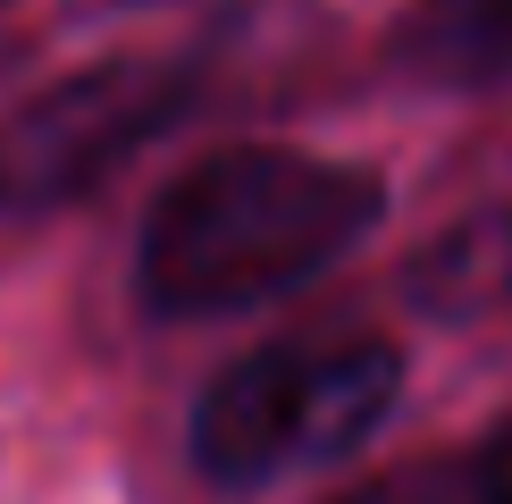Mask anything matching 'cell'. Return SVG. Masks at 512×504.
<instances>
[{
  "instance_id": "cell-1",
  "label": "cell",
  "mask_w": 512,
  "mask_h": 504,
  "mask_svg": "<svg viewBox=\"0 0 512 504\" xmlns=\"http://www.w3.org/2000/svg\"><path fill=\"white\" fill-rule=\"evenodd\" d=\"M387 219V177L303 143H227L185 160L135 227V303L227 320L353 261Z\"/></svg>"
},
{
  "instance_id": "cell-7",
  "label": "cell",
  "mask_w": 512,
  "mask_h": 504,
  "mask_svg": "<svg viewBox=\"0 0 512 504\" xmlns=\"http://www.w3.org/2000/svg\"><path fill=\"white\" fill-rule=\"evenodd\" d=\"M462 488H471V504H512V412L479 437V454H471V471H462Z\"/></svg>"
},
{
  "instance_id": "cell-5",
  "label": "cell",
  "mask_w": 512,
  "mask_h": 504,
  "mask_svg": "<svg viewBox=\"0 0 512 504\" xmlns=\"http://www.w3.org/2000/svg\"><path fill=\"white\" fill-rule=\"evenodd\" d=\"M403 68L429 84H504L512 76V0H429L403 34Z\"/></svg>"
},
{
  "instance_id": "cell-2",
  "label": "cell",
  "mask_w": 512,
  "mask_h": 504,
  "mask_svg": "<svg viewBox=\"0 0 512 504\" xmlns=\"http://www.w3.org/2000/svg\"><path fill=\"white\" fill-rule=\"evenodd\" d=\"M403 404V353L370 328H303L236 353L202 378L185 412V454L210 488L261 496L361 454Z\"/></svg>"
},
{
  "instance_id": "cell-6",
  "label": "cell",
  "mask_w": 512,
  "mask_h": 504,
  "mask_svg": "<svg viewBox=\"0 0 512 504\" xmlns=\"http://www.w3.org/2000/svg\"><path fill=\"white\" fill-rule=\"evenodd\" d=\"M328 504H471V488H462L454 462H395V471L361 479V488L328 496Z\"/></svg>"
},
{
  "instance_id": "cell-3",
  "label": "cell",
  "mask_w": 512,
  "mask_h": 504,
  "mask_svg": "<svg viewBox=\"0 0 512 504\" xmlns=\"http://www.w3.org/2000/svg\"><path fill=\"white\" fill-rule=\"evenodd\" d=\"M194 110V59L110 51L0 110V219H59Z\"/></svg>"
},
{
  "instance_id": "cell-4",
  "label": "cell",
  "mask_w": 512,
  "mask_h": 504,
  "mask_svg": "<svg viewBox=\"0 0 512 504\" xmlns=\"http://www.w3.org/2000/svg\"><path fill=\"white\" fill-rule=\"evenodd\" d=\"M412 303L437 320H487L512 303V210H471L412 261Z\"/></svg>"
},
{
  "instance_id": "cell-8",
  "label": "cell",
  "mask_w": 512,
  "mask_h": 504,
  "mask_svg": "<svg viewBox=\"0 0 512 504\" xmlns=\"http://www.w3.org/2000/svg\"><path fill=\"white\" fill-rule=\"evenodd\" d=\"M93 9H143V0H93Z\"/></svg>"
}]
</instances>
